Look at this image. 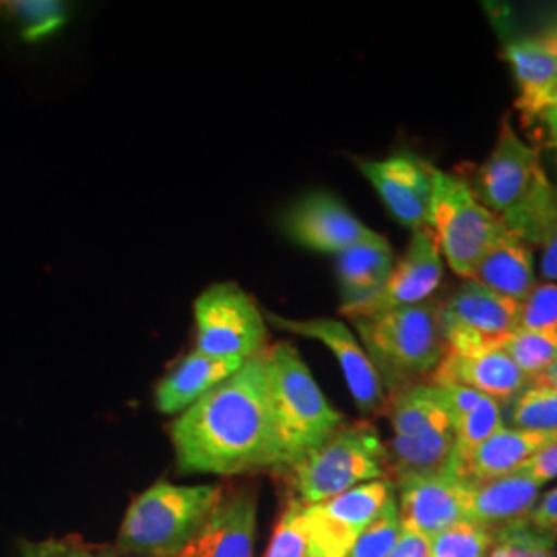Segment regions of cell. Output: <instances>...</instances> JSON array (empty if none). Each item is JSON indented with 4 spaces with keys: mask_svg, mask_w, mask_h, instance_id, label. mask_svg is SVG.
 <instances>
[{
    "mask_svg": "<svg viewBox=\"0 0 557 557\" xmlns=\"http://www.w3.org/2000/svg\"><path fill=\"white\" fill-rule=\"evenodd\" d=\"M170 434L182 473L232 478L281 469L267 351L180 413Z\"/></svg>",
    "mask_w": 557,
    "mask_h": 557,
    "instance_id": "6da1fadb",
    "label": "cell"
},
{
    "mask_svg": "<svg viewBox=\"0 0 557 557\" xmlns=\"http://www.w3.org/2000/svg\"><path fill=\"white\" fill-rule=\"evenodd\" d=\"M267 368L281 469H289L343 428L345 418L324 397L292 343L269 345Z\"/></svg>",
    "mask_w": 557,
    "mask_h": 557,
    "instance_id": "7a4b0ae2",
    "label": "cell"
},
{
    "mask_svg": "<svg viewBox=\"0 0 557 557\" xmlns=\"http://www.w3.org/2000/svg\"><path fill=\"white\" fill-rule=\"evenodd\" d=\"M354 329L391 395L432 376L446 354L436 299L354 319Z\"/></svg>",
    "mask_w": 557,
    "mask_h": 557,
    "instance_id": "3957f363",
    "label": "cell"
},
{
    "mask_svg": "<svg viewBox=\"0 0 557 557\" xmlns=\"http://www.w3.org/2000/svg\"><path fill=\"white\" fill-rule=\"evenodd\" d=\"M220 485H176L158 481L122 518L116 549L131 556H178L220 504Z\"/></svg>",
    "mask_w": 557,
    "mask_h": 557,
    "instance_id": "277c9868",
    "label": "cell"
},
{
    "mask_svg": "<svg viewBox=\"0 0 557 557\" xmlns=\"http://www.w3.org/2000/svg\"><path fill=\"white\" fill-rule=\"evenodd\" d=\"M292 485L304 506L335 498L358 485L386 479L391 458L379 430L368 423H345L308 457L287 469Z\"/></svg>",
    "mask_w": 557,
    "mask_h": 557,
    "instance_id": "5b68a950",
    "label": "cell"
},
{
    "mask_svg": "<svg viewBox=\"0 0 557 557\" xmlns=\"http://www.w3.org/2000/svg\"><path fill=\"white\" fill-rule=\"evenodd\" d=\"M388 448L391 475L397 479L450 471L457 438L450 416L432 382H419L391 395Z\"/></svg>",
    "mask_w": 557,
    "mask_h": 557,
    "instance_id": "8992f818",
    "label": "cell"
},
{
    "mask_svg": "<svg viewBox=\"0 0 557 557\" xmlns=\"http://www.w3.org/2000/svg\"><path fill=\"white\" fill-rule=\"evenodd\" d=\"M428 230L440 255L458 277L469 278L483 252L506 230L469 182L432 165V205Z\"/></svg>",
    "mask_w": 557,
    "mask_h": 557,
    "instance_id": "52a82bcc",
    "label": "cell"
},
{
    "mask_svg": "<svg viewBox=\"0 0 557 557\" xmlns=\"http://www.w3.org/2000/svg\"><path fill=\"white\" fill-rule=\"evenodd\" d=\"M195 349L213 358H257L269 349L259 304L236 283L209 285L195 301Z\"/></svg>",
    "mask_w": 557,
    "mask_h": 557,
    "instance_id": "ba28073f",
    "label": "cell"
},
{
    "mask_svg": "<svg viewBox=\"0 0 557 557\" xmlns=\"http://www.w3.org/2000/svg\"><path fill=\"white\" fill-rule=\"evenodd\" d=\"M442 337L448 351L496 345L518 326V301L504 298L475 278H462L455 294L440 304Z\"/></svg>",
    "mask_w": 557,
    "mask_h": 557,
    "instance_id": "9c48e42d",
    "label": "cell"
},
{
    "mask_svg": "<svg viewBox=\"0 0 557 557\" xmlns=\"http://www.w3.org/2000/svg\"><path fill=\"white\" fill-rule=\"evenodd\" d=\"M267 324H273L278 331L314 338L322 343L333 358L337 359L343 379L351 398L356 400L359 411L366 416L380 413L386 405V391L382 386L374 363L368 358L363 345L359 343L356 331H351L345 322L337 319H285L273 312H264Z\"/></svg>",
    "mask_w": 557,
    "mask_h": 557,
    "instance_id": "30bf717a",
    "label": "cell"
},
{
    "mask_svg": "<svg viewBox=\"0 0 557 557\" xmlns=\"http://www.w3.org/2000/svg\"><path fill=\"white\" fill-rule=\"evenodd\" d=\"M395 496L391 479L358 485L335 498L304 506V517L317 557H345L384 504Z\"/></svg>",
    "mask_w": 557,
    "mask_h": 557,
    "instance_id": "8fae6325",
    "label": "cell"
},
{
    "mask_svg": "<svg viewBox=\"0 0 557 557\" xmlns=\"http://www.w3.org/2000/svg\"><path fill=\"white\" fill-rule=\"evenodd\" d=\"M444 278V259L434 234L423 227L411 232L405 255L395 262L379 294L356 308L347 319L376 317L430 301Z\"/></svg>",
    "mask_w": 557,
    "mask_h": 557,
    "instance_id": "7c38bea8",
    "label": "cell"
},
{
    "mask_svg": "<svg viewBox=\"0 0 557 557\" xmlns=\"http://www.w3.org/2000/svg\"><path fill=\"white\" fill-rule=\"evenodd\" d=\"M471 487V481L453 471L397 479L395 494L403 529L432 539L467 520Z\"/></svg>",
    "mask_w": 557,
    "mask_h": 557,
    "instance_id": "4fadbf2b",
    "label": "cell"
},
{
    "mask_svg": "<svg viewBox=\"0 0 557 557\" xmlns=\"http://www.w3.org/2000/svg\"><path fill=\"white\" fill-rule=\"evenodd\" d=\"M541 174L537 149L524 143L512 122L504 119L496 145L479 170V200L502 218L531 193Z\"/></svg>",
    "mask_w": 557,
    "mask_h": 557,
    "instance_id": "5bb4252c",
    "label": "cell"
},
{
    "mask_svg": "<svg viewBox=\"0 0 557 557\" xmlns=\"http://www.w3.org/2000/svg\"><path fill=\"white\" fill-rule=\"evenodd\" d=\"M358 168L400 225L411 232L428 227L432 205V163L403 153L386 160H359Z\"/></svg>",
    "mask_w": 557,
    "mask_h": 557,
    "instance_id": "9a60e30c",
    "label": "cell"
},
{
    "mask_svg": "<svg viewBox=\"0 0 557 557\" xmlns=\"http://www.w3.org/2000/svg\"><path fill=\"white\" fill-rule=\"evenodd\" d=\"M283 227L299 246L333 257L374 234L331 193H312L298 200L285 215Z\"/></svg>",
    "mask_w": 557,
    "mask_h": 557,
    "instance_id": "2e32d148",
    "label": "cell"
},
{
    "mask_svg": "<svg viewBox=\"0 0 557 557\" xmlns=\"http://www.w3.org/2000/svg\"><path fill=\"white\" fill-rule=\"evenodd\" d=\"M259 506L250 487L223 492L220 504L207 517L178 557H255Z\"/></svg>",
    "mask_w": 557,
    "mask_h": 557,
    "instance_id": "e0dca14e",
    "label": "cell"
},
{
    "mask_svg": "<svg viewBox=\"0 0 557 557\" xmlns=\"http://www.w3.org/2000/svg\"><path fill=\"white\" fill-rule=\"evenodd\" d=\"M430 382H455L485 397L496 398L502 405H510L531 384L498 345L467 351L446 349Z\"/></svg>",
    "mask_w": 557,
    "mask_h": 557,
    "instance_id": "ac0fdd59",
    "label": "cell"
},
{
    "mask_svg": "<svg viewBox=\"0 0 557 557\" xmlns=\"http://www.w3.org/2000/svg\"><path fill=\"white\" fill-rule=\"evenodd\" d=\"M506 60L517 83L518 110L537 119L557 101V29L508 44Z\"/></svg>",
    "mask_w": 557,
    "mask_h": 557,
    "instance_id": "d6986e66",
    "label": "cell"
},
{
    "mask_svg": "<svg viewBox=\"0 0 557 557\" xmlns=\"http://www.w3.org/2000/svg\"><path fill=\"white\" fill-rule=\"evenodd\" d=\"M557 442V432L518 430L504 425L475 450L453 458L450 471L471 483L508 475Z\"/></svg>",
    "mask_w": 557,
    "mask_h": 557,
    "instance_id": "ffe728a7",
    "label": "cell"
},
{
    "mask_svg": "<svg viewBox=\"0 0 557 557\" xmlns=\"http://www.w3.org/2000/svg\"><path fill=\"white\" fill-rule=\"evenodd\" d=\"M499 221L533 248L543 281L557 283V184L543 172L531 193Z\"/></svg>",
    "mask_w": 557,
    "mask_h": 557,
    "instance_id": "44dd1931",
    "label": "cell"
},
{
    "mask_svg": "<svg viewBox=\"0 0 557 557\" xmlns=\"http://www.w3.org/2000/svg\"><path fill=\"white\" fill-rule=\"evenodd\" d=\"M545 485L524 471L473 483L467 520L496 533L520 520H529Z\"/></svg>",
    "mask_w": 557,
    "mask_h": 557,
    "instance_id": "7402d4cb",
    "label": "cell"
},
{
    "mask_svg": "<svg viewBox=\"0 0 557 557\" xmlns=\"http://www.w3.org/2000/svg\"><path fill=\"white\" fill-rule=\"evenodd\" d=\"M395 250L379 232L337 257L341 314L349 317L361 304L374 298L395 267Z\"/></svg>",
    "mask_w": 557,
    "mask_h": 557,
    "instance_id": "603a6c76",
    "label": "cell"
},
{
    "mask_svg": "<svg viewBox=\"0 0 557 557\" xmlns=\"http://www.w3.org/2000/svg\"><path fill=\"white\" fill-rule=\"evenodd\" d=\"M246 361L213 358L193 349L160 380L156 405L165 416H180L221 382L234 376Z\"/></svg>",
    "mask_w": 557,
    "mask_h": 557,
    "instance_id": "cb8c5ba5",
    "label": "cell"
},
{
    "mask_svg": "<svg viewBox=\"0 0 557 557\" xmlns=\"http://www.w3.org/2000/svg\"><path fill=\"white\" fill-rule=\"evenodd\" d=\"M504 298L520 301L537 283V264L533 248L504 230L483 252L471 277Z\"/></svg>",
    "mask_w": 557,
    "mask_h": 557,
    "instance_id": "d4e9b609",
    "label": "cell"
},
{
    "mask_svg": "<svg viewBox=\"0 0 557 557\" xmlns=\"http://www.w3.org/2000/svg\"><path fill=\"white\" fill-rule=\"evenodd\" d=\"M496 345L531 382L541 379L557 361V331L515 329Z\"/></svg>",
    "mask_w": 557,
    "mask_h": 557,
    "instance_id": "484cf974",
    "label": "cell"
},
{
    "mask_svg": "<svg viewBox=\"0 0 557 557\" xmlns=\"http://www.w3.org/2000/svg\"><path fill=\"white\" fill-rule=\"evenodd\" d=\"M510 428L557 432V388L531 382L508 405Z\"/></svg>",
    "mask_w": 557,
    "mask_h": 557,
    "instance_id": "4316f807",
    "label": "cell"
},
{
    "mask_svg": "<svg viewBox=\"0 0 557 557\" xmlns=\"http://www.w3.org/2000/svg\"><path fill=\"white\" fill-rule=\"evenodd\" d=\"M0 13L15 21L27 40H40L57 32L66 17L62 2L54 0H11L0 2Z\"/></svg>",
    "mask_w": 557,
    "mask_h": 557,
    "instance_id": "83f0119b",
    "label": "cell"
},
{
    "mask_svg": "<svg viewBox=\"0 0 557 557\" xmlns=\"http://www.w3.org/2000/svg\"><path fill=\"white\" fill-rule=\"evenodd\" d=\"M504 425L506 423H504L502 403L492 397L481 398L467 416H462L453 423L455 438H457L455 457H462V455L475 450Z\"/></svg>",
    "mask_w": 557,
    "mask_h": 557,
    "instance_id": "f1b7e54d",
    "label": "cell"
},
{
    "mask_svg": "<svg viewBox=\"0 0 557 557\" xmlns=\"http://www.w3.org/2000/svg\"><path fill=\"white\" fill-rule=\"evenodd\" d=\"M496 533L462 520L430 539V557H487Z\"/></svg>",
    "mask_w": 557,
    "mask_h": 557,
    "instance_id": "f546056e",
    "label": "cell"
},
{
    "mask_svg": "<svg viewBox=\"0 0 557 557\" xmlns=\"http://www.w3.org/2000/svg\"><path fill=\"white\" fill-rule=\"evenodd\" d=\"M264 557H317L312 537L304 517V504L289 499Z\"/></svg>",
    "mask_w": 557,
    "mask_h": 557,
    "instance_id": "4dcf8cb0",
    "label": "cell"
},
{
    "mask_svg": "<svg viewBox=\"0 0 557 557\" xmlns=\"http://www.w3.org/2000/svg\"><path fill=\"white\" fill-rule=\"evenodd\" d=\"M403 533L397 494L384 504L379 517L359 535L345 557H391Z\"/></svg>",
    "mask_w": 557,
    "mask_h": 557,
    "instance_id": "1f68e13d",
    "label": "cell"
},
{
    "mask_svg": "<svg viewBox=\"0 0 557 557\" xmlns=\"http://www.w3.org/2000/svg\"><path fill=\"white\" fill-rule=\"evenodd\" d=\"M527 331H557V283L537 281L518 301V326Z\"/></svg>",
    "mask_w": 557,
    "mask_h": 557,
    "instance_id": "d6a6232c",
    "label": "cell"
},
{
    "mask_svg": "<svg viewBox=\"0 0 557 557\" xmlns=\"http://www.w3.org/2000/svg\"><path fill=\"white\" fill-rule=\"evenodd\" d=\"M552 543H557L556 539L543 535L529 520H520L496 531V539L487 557H529Z\"/></svg>",
    "mask_w": 557,
    "mask_h": 557,
    "instance_id": "836d02e7",
    "label": "cell"
},
{
    "mask_svg": "<svg viewBox=\"0 0 557 557\" xmlns=\"http://www.w3.org/2000/svg\"><path fill=\"white\" fill-rule=\"evenodd\" d=\"M17 557H98L94 549L75 537L48 539L41 543H25Z\"/></svg>",
    "mask_w": 557,
    "mask_h": 557,
    "instance_id": "e575fe53",
    "label": "cell"
},
{
    "mask_svg": "<svg viewBox=\"0 0 557 557\" xmlns=\"http://www.w3.org/2000/svg\"><path fill=\"white\" fill-rule=\"evenodd\" d=\"M529 522L543 535L557 541V487L541 494L533 512L529 515Z\"/></svg>",
    "mask_w": 557,
    "mask_h": 557,
    "instance_id": "d590c367",
    "label": "cell"
},
{
    "mask_svg": "<svg viewBox=\"0 0 557 557\" xmlns=\"http://www.w3.org/2000/svg\"><path fill=\"white\" fill-rule=\"evenodd\" d=\"M517 471H524L531 478L537 479L543 485L552 483L557 479V442L552 444L549 448H545L543 453H539L537 457L531 458L527 465H522Z\"/></svg>",
    "mask_w": 557,
    "mask_h": 557,
    "instance_id": "8d00e7d4",
    "label": "cell"
},
{
    "mask_svg": "<svg viewBox=\"0 0 557 557\" xmlns=\"http://www.w3.org/2000/svg\"><path fill=\"white\" fill-rule=\"evenodd\" d=\"M545 131H547V139H549V147H554L557 151V101H554L549 108H545L537 116Z\"/></svg>",
    "mask_w": 557,
    "mask_h": 557,
    "instance_id": "74e56055",
    "label": "cell"
},
{
    "mask_svg": "<svg viewBox=\"0 0 557 557\" xmlns=\"http://www.w3.org/2000/svg\"><path fill=\"white\" fill-rule=\"evenodd\" d=\"M539 384H545V386H552V388H557V361L541 376V379L535 380Z\"/></svg>",
    "mask_w": 557,
    "mask_h": 557,
    "instance_id": "f35d334b",
    "label": "cell"
},
{
    "mask_svg": "<svg viewBox=\"0 0 557 557\" xmlns=\"http://www.w3.org/2000/svg\"><path fill=\"white\" fill-rule=\"evenodd\" d=\"M529 557H557L556 543L541 547V549H537L535 554H531Z\"/></svg>",
    "mask_w": 557,
    "mask_h": 557,
    "instance_id": "ab89813d",
    "label": "cell"
},
{
    "mask_svg": "<svg viewBox=\"0 0 557 557\" xmlns=\"http://www.w3.org/2000/svg\"><path fill=\"white\" fill-rule=\"evenodd\" d=\"M98 557H178V556H131V554H122L119 552L116 547L114 549H110V552H106V554H101Z\"/></svg>",
    "mask_w": 557,
    "mask_h": 557,
    "instance_id": "60d3db41",
    "label": "cell"
},
{
    "mask_svg": "<svg viewBox=\"0 0 557 557\" xmlns=\"http://www.w3.org/2000/svg\"><path fill=\"white\" fill-rule=\"evenodd\" d=\"M556 165H557V151H556Z\"/></svg>",
    "mask_w": 557,
    "mask_h": 557,
    "instance_id": "b9f144b4",
    "label": "cell"
}]
</instances>
